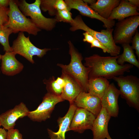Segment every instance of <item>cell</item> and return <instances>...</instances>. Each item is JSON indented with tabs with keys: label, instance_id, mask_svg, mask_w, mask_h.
Wrapping results in <instances>:
<instances>
[{
	"label": "cell",
	"instance_id": "cell-29",
	"mask_svg": "<svg viewBox=\"0 0 139 139\" xmlns=\"http://www.w3.org/2000/svg\"><path fill=\"white\" fill-rule=\"evenodd\" d=\"M131 43V46L133 50L135 49L136 55L139 58V33L137 30L133 37Z\"/></svg>",
	"mask_w": 139,
	"mask_h": 139
},
{
	"label": "cell",
	"instance_id": "cell-10",
	"mask_svg": "<svg viewBox=\"0 0 139 139\" xmlns=\"http://www.w3.org/2000/svg\"><path fill=\"white\" fill-rule=\"evenodd\" d=\"M96 116L83 108L77 107L72 118L69 131L82 133L87 129H91Z\"/></svg>",
	"mask_w": 139,
	"mask_h": 139
},
{
	"label": "cell",
	"instance_id": "cell-11",
	"mask_svg": "<svg viewBox=\"0 0 139 139\" xmlns=\"http://www.w3.org/2000/svg\"><path fill=\"white\" fill-rule=\"evenodd\" d=\"M68 10L70 11L72 9L77 10L82 15L92 19H97L103 24V27L106 29L112 28L115 26L114 20L105 19L101 16L91 8L88 4L82 0H65Z\"/></svg>",
	"mask_w": 139,
	"mask_h": 139
},
{
	"label": "cell",
	"instance_id": "cell-27",
	"mask_svg": "<svg viewBox=\"0 0 139 139\" xmlns=\"http://www.w3.org/2000/svg\"><path fill=\"white\" fill-rule=\"evenodd\" d=\"M9 8L0 7V25H4L8 20Z\"/></svg>",
	"mask_w": 139,
	"mask_h": 139
},
{
	"label": "cell",
	"instance_id": "cell-4",
	"mask_svg": "<svg viewBox=\"0 0 139 139\" xmlns=\"http://www.w3.org/2000/svg\"><path fill=\"white\" fill-rule=\"evenodd\" d=\"M9 6L8 20L4 25L11 29L13 33L26 32L36 36L41 31L30 19L27 18L21 11L18 7L17 0H10Z\"/></svg>",
	"mask_w": 139,
	"mask_h": 139
},
{
	"label": "cell",
	"instance_id": "cell-33",
	"mask_svg": "<svg viewBox=\"0 0 139 139\" xmlns=\"http://www.w3.org/2000/svg\"><path fill=\"white\" fill-rule=\"evenodd\" d=\"M10 1V0H0V7H8Z\"/></svg>",
	"mask_w": 139,
	"mask_h": 139
},
{
	"label": "cell",
	"instance_id": "cell-1",
	"mask_svg": "<svg viewBox=\"0 0 139 139\" xmlns=\"http://www.w3.org/2000/svg\"><path fill=\"white\" fill-rule=\"evenodd\" d=\"M119 55L116 56H102L94 54L84 58V65L90 68L88 79L102 77L107 79L123 75L130 72L133 66L129 64L120 65L117 63Z\"/></svg>",
	"mask_w": 139,
	"mask_h": 139
},
{
	"label": "cell",
	"instance_id": "cell-12",
	"mask_svg": "<svg viewBox=\"0 0 139 139\" xmlns=\"http://www.w3.org/2000/svg\"><path fill=\"white\" fill-rule=\"evenodd\" d=\"M29 111L26 105L23 102H21L13 109L0 115L1 126L7 130L14 128L16 120L27 116Z\"/></svg>",
	"mask_w": 139,
	"mask_h": 139
},
{
	"label": "cell",
	"instance_id": "cell-5",
	"mask_svg": "<svg viewBox=\"0 0 139 139\" xmlns=\"http://www.w3.org/2000/svg\"><path fill=\"white\" fill-rule=\"evenodd\" d=\"M17 4L22 12L25 16H30L38 28L49 31L55 27L57 22L55 18H47L42 14L40 7V0H36L31 4L25 0H17Z\"/></svg>",
	"mask_w": 139,
	"mask_h": 139
},
{
	"label": "cell",
	"instance_id": "cell-34",
	"mask_svg": "<svg viewBox=\"0 0 139 139\" xmlns=\"http://www.w3.org/2000/svg\"><path fill=\"white\" fill-rule=\"evenodd\" d=\"M7 131L4 128H0V139H7Z\"/></svg>",
	"mask_w": 139,
	"mask_h": 139
},
{
	"label": "cell",
	"instance_id": "cell-39",
	"mask_svg": "<svg viewBox=\"0 0 139 139\" xmlns=\"http://www.w3.org/2000/svg\"><path fill=\"white\" fill-rule=\"evenodd\" d=\"M2 55L0 54V61L1 60V59L2 57Z\"/></svg>",
	"mask_w": 139,
	"mask_h": 139
},
{
	"label": "cell",
	"instance_id": "cell-17",
	"mask_svg": "<svg viewBox=\"0 0 139 139\" xmlns=\"http://www.w3.org/2000/svg\"><path fill=\"white\" fill-rule=\"evenodd\" d=\"M60 76L65 80V84L60 96L64 100L70 102L74 101L82 92L84 91L79 84L72 77L63 72Z\"/></svg>",
	"mask_w": 139,
	"mask_h": 139
},
{
	"label": "cell",
	"instance_id": "cell-19",
	"mask_svg": "<svg viewBox=\"0 0 139 139\" xmlns=\"http://www.w3.org/2000/svg\"><path fill=\"white\" fill-rule=\"evenodd\" d=\"M139 8L130 4L128 0L120 1L119 5L114 9L108 19L118 21L134 15H139Z\"/></svg>",
	"mask_w": 139,
	"mask_h": 139
},
{
	"label": "cell",
	"instance_id": "cell-38",
	"mask_svg": "<svg viewBox=\"0 0 139 139\" xmlns=\"http://www.w3.org/2000/svg\"><path fill=\"white\" fill-rule=\"evenodd\" d=\"M107 139H112L110 137L109 135L106 137Z\"/></svg>",
	"mask_w": 139,
	"mask_h": 139
},
{
	"label": "cell",
	"instance_id": "cell-40",
	"mask_svg": "<svg viewBox=\"0 0 139 139\" xmlns=\"http://www.w3.org/2000/svg\"><path fill=\"white\" fill-rule=\"evenodd\" d=\"M1 123H0V127H1Z\"/></svg>",
	"mask_w": 139,
	"mask_h": 139
},
{
	"label": "cell",
	"instance_id": "cell-20",
	"mask_svg": "<svg viewBox=\"0 0 139 139\" xmlns=\"http://www.w3.org/2000/svg\"><path fill=\"white\" fill-rule=\"evenodd\" d=\"M120 1L98 0L89 6L101 16L108 19L113 10L119 5Z\"/></svg>",
	"mask_w": 139,
	"mask_h": 139
},
{
	"label": "cell",
	"instance_id": "cell-25",
	"mask_svg": "<svg viewBox=\"0 0 139 139\" xmlns=\"http://www.w3.org/2000/svg\"><path fill=\"white\" fill-rule=\"evenodd\" d=\"M123 51V53L119 55L117 59L118 64L120 65H124L125 62L133 56L135 55L133 50L129 44H125L122 45Z\"/></svg>",
	"mask_w": 139,
	"mask_h": 139
},
{
	"label": "cell",
	"instance_id": "cell-9",
	"mask_svg": "<svg viewBox=\"0 0 139 139\" xmlns=\"http://www.w3.org/2000/svg\"><path fill=\"white\" fill-rule=\"evenodd\" d=\"M64 101L60 96L47 92L38 107L33 111H29L27 116L34 121H45L50 118L56 105Z\"/></svg>",
	"mask_w": 139,
	"mask_h": 139
},
{
	"label": "cell",
	"instance_id": "cell-13",
	"mask_svg": "<svg viewBox=\"0 0 139 139\" xmlns=\"http://www.w3.org/2000/svg\"><path fill=\"white\" fill-rule=\"evenodd\" d=\"M120 95L119 90L112 83H110L101 99L102 108L105 109L111 117L118 116L119 109L118 100Z\"/></svg>",
	"mask_w": 139,
	"mask_h": 139
},
{
	"label": "cell",
	"instance_id": "cell-18",
	"mask_svg": "<svg viewBox=\"0 0 139 139\" xmlns=\"http://www.w3.org/2000/svg\"><path fill=\"white\" fill-rule=\"evenodd\" d=\"M16 55L12 51L5 52L1 59V70L3 74L12 76L20 73L24 68L23 64L15 57Z\"/></svg>",
	"mask_w": 139,
	"mask_h": 139
},
{
	"label": "cell",
	"instance_id": "cell-30",
	"mask_svg": "<svg viewBox=\"0 0 139 139\" xmlns=\"http://www.w3.org/2000/svg\"><path fill=\"white\" fill-rule=\"evenodd\" d=\"M91 48L94 47H97L101 49L103 52L104 53H109V51L108 49H107L98 40L95 38L90 44Z\"/></svg>",
	"mask_w": 139,
	"mask_h": 139
},
{
	"label": "cell",
	"instance_id": "cell-15",
	"mask_svg": "<svg viewBox=\"0 0 139 139\" xmlns=\"http://www.w3.org/2000/svg\"><path fill=\"white\" fill-rule=\"evenodd\" d=\"M68 110L65 116L59 117L57 122L59 126L58 131L56 132L48 128L47 131L50 139H65V134L69 131L70 124L77 107L74 102H70Z\"/></svg>",
	"mask_w": 139,
	"mask_h": 139
},
{
	"label": "cell",
	"instance_id": "cell-36",
	"mask_svg": "<svg viewBox=\"0 0 139 139\" xmlns=\"http://www.w3.org/2000/svg\"><path fill=\"white\" fill-rule=\"evenodd\" d=\"M129 2L132 5L136 6L138 7H139V0H128Z\"/></svg>",
	"mask_w": 139,
	"mask_h": 139
},
{
	"label": "cell",
	"instance_id": "cell-22",
	"mask_svg": "<svg viewBox=\"0 0 139 139\" xmlns=\"http://www.w3.org/2000/svg\"><path fill=\"white\" fill-rule=\"evenodd\" d=\"M13 33L12 29L5 25H0V43L5 52L12 51L8 41L9 36Z\"/></svg>",
	"mask_w": 139,
	"mask_h": 139
},
{
	"label": "cell",
	"instance_id": "cell-24",
	"mask_svg": "<svg viewBox=\"0 0 139 139\" xmlns=\"http://www.w3.org/2000/svg\"><path fill=\"white\" fill-rule=\"evenodd\" d=\"M57 1V0H40V8L44 12L48 11L50 16H55L58 11Z\"/></svg>",
	"mask_w": 139,
	"mask_h": 139
},
{
	"label": "cell",
	"instance_id": "cell-31",
	"mask_svg": "<svg viewBox=\"0 0 139 139\" xmlns=\"http://www.w3.org/2000/svg\"><path fill=\"white\" fill-rule=\"evenodd\" d=\"M83 35L84 37L83 39V41L90 44L92 42L95 38L93 36L86 32L83 33Z\"/></svg>",
	"mask_w": 139,
	"mask_h": 139
},
{
	"label": "cell",
	"instance_id": "cell-16",
	"mask_svg": "<svg viewBox=\"0 0 139 139\" xmlns=\"http://www.w3.org/2000/svg\"><path fill=\"white\" fill-rule=\"evenodd\" d=\"M111 116L106 109L102 108L96 117L92 128L93 139H105L109 135L108 126Z\"/></svg>",
	"mask_w": 139,
	"mask_h": 139
},
{
	"label": "cell",
	"instance_id": "cell-6",
	"mask_svg": "<svg viewBox=\"0 0 139 139\" xmlns=\"http://www.w3.org/2000/svg\"><path fill=\"white\" fill-rule=\"evenodd\" d=\"M117 83L121 97L129 106L139 108V79L133 75H121L112 79Z\"/></svg>",
	"mask_w": 139,
	"mask_h": 139
},
{
	"label": "cell",
	"instance_id": "cell-14",
	"mask_svg": "<svg viewBox=\"0 0 139 139\" xmlns=\"http://www.w3.org/2000/svg\"><path fill=\"white\" fill-rule=\"evenodd\" d=\"M74 102L77 107L85 109L96 117L99 114L102 108L100 98L84 91L81 92Z\"/></svg>",
	"mask_w": 139,
	"mask_h": 139
},
{
	"label": "cell",
	"instance_id": "cell-35",
	"mask_svg": "<svg viewBox=\"0 0 139 139\" xmlns=\"http://www.w3.org/2000/svg\"><path fill=\"white\" fill-rule=\"evenodd\" d=\"M56 81L58 84L63 88L65 84V82L63 78L61 77H58L56 79Z\"/></svg>",
	"mask_w": 139,
	"mask_h": 139
},
{
	"label": "cell",
	"instance_id": "cell-3",
	"mask_svg": "<svg viewBox=\"0 0 139 139\" xmlns=\"http://www.w3.org/2000/svg\"><path fill=\"white\" fill-rule=\"evenodd\" d=\"M70 24V31L74 32L81 30L87 32L98 40L108 49L111 56H116L119 55L121 47L117 45L114 41L113 28L102 30L100 32L95 31L86 24L80 15L76 16Z\"/></svg>",
	"mask_w": 139,
	"mask_h": 139
},
{
	"label": "cell",
	"instance_id": "cell-26",
	"mask_svg": "<svg viewBox=\"0 0 139 139\" xmlns=\"http://www.w3.org/2000/svg\"><path fill=\"white\" fill-rule=\"evenodd\" d=\"M55 18L57 22H62L71 23L73 19L72 14L68 9L59 10L57 11Z\"/></svg>",
	"mask_w": 139,
	"mask_h": 139
},
{
	"label": "cell",
	"instance_id": "cell-37",
	"mask_svg": "<svg viewBox=\"0 0 139 139\" xmlns=\"http://www.w3.org/2000/svg\"><path fill=\"white\" fill-rule=\"evenodd\" d=\"M84 2L87 4L91 5L95 3L97 1L96 0H83Z\"/></svg>",
	"mask_w": 139,
	"mask_h": 139
},
{
	"label": "cell",
	"instance_id": "cell-23",
	"mask_svg": "<svg viewBox=\"0 0 139 139\" xmlns=\"http://www.w3.org/2000/svg\"><path fill=\"white\" fill-rule=\"evenodd\" d=\"M43 81L46 85L48 92L57 96H60L63 88L57 83L54 76H52L48 80L44 79Z\"/></svg>",
	"mask_w": 139,
	"mask_h": 139
},
{
	"label": "cell",
	"instance_id": "cell-28",
	"mask_svg": "<svg viewBox=\"0 0 139 139\" xmlns=\"http://www.w3.org/2000/svg\"><path fill=\"white\" fill-rule=\"evenodd\" d=\"M7 139H23L22 134L18 129H11L7 131Z\"/></svg>",
	"mask_w": 139,
	"mask_h": 139
},
{
	"label": "cell",
	"instance_id": "cell-7",
	"mask_svg": "<svg viewBox=\"0 0 139 139\" xmlns=\"http://www.w3.org/2000/svg\"><path fill=\"white\" fill-rule=\"evenodd\" d=\"M11 47L12 51L24 57L32 64L34 63L33 57H43L50 48L41 49L35 46L30 41L29 36H25L23 32L19 33L16 38L13 42Z\"/></svg>",
	"mask_w": 139,
	"mask_h": 139
},
{
	"label": "cell",
	"instance_id": "cell-2",
	"mask_svg": "<svg viewBox=\"0 0 139 139\" xmlns=\"http://www.w3.org/2000/svg\"><path fill=\"white\" fill-rule=\"evenodd\" d=\"M68 43L69 54L71 56L70 63L67 65L58 63L57 65L63 72L69 74L79 84L83 91L88 92V75L90 69L83 64V58L81 54L76 49L71 41Z\"/></svg>",
	"mask_w": 139,
	"mask_h": 139
},
{
	"label": "cell",
	"instance_id": "cell-32",
	"mask_svg": "<svg viewBox=\"0 0 139 139\" xmlns=\"http://www.w3.org/2000/svg\"><path fill=\"white\" fill-rule=\"evenodd\" d=\"M127 62L129 63L130 64L133 66H135L137 68H139V61L136 59L135 55L129 59Z\"/></svg>",
	"mask_w": 139,
	"mask_h": 139
},
{
	"label": "cell",
	"instance_id": "cell-8",
	"mask_svg": "<svg viewBox=\"0 0 139 139\" xmlns=\"http://www.w3.org/2000/svg\"><path fill=\"white\" fill-rule=\"evenodd\" d=\"M139 25V15L129 17L115 24L113 37L116 44H130Z\"/></svg>",
	"mask_w": 139,
	"mask_h": 139
},
{
	"label": "cell",
	"instance_id": "cell-21",
	"mask_svg": "<svg viewBox=\"0 0 139 139\" xmlns=\"http://www.w3.org/2000/svg\"><path fill=\"white\" fill-rule=\"evenodd\" d=\"M109 84L108 80L103 77H99L89 79L88 92L101 99Z\"/></svg>",
	"mask_w": 139,
	"mask_h": 139
}]
</instances>
